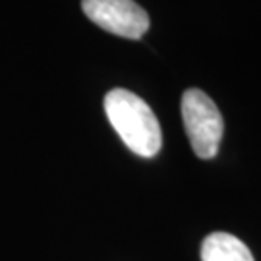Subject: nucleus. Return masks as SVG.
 Here are the masks:
<instances>
[{
    "label": "nucleus",
    "instance_id": "7ed1b4c3",
    "mask_svg": "<svg viewBox=\"0 0 261 261\" xmlns=\"http://www.w3.org/2000/svg\"><path fill=\"white\" fill-rule=\"evenodd\" d=\"M82 10L95 25L112 35L141 39L149 29V16L134 0H82Z\"/></svg>",
    "mask_w": 261,
    "mask_h": 261
},
{
    "label": "nucleus",
    "instance_id": "f03ea898",
    "mask_svg": "<svg viewBox=\"0 0 261 261\" xmlns=\"http://www.w3.org/2000/svg\"><path fill=\"white\" fill-rule=\"evenodd\" d=\"M182 120L192 149L199 159H213L223 140L224 122L219 107L201 89H186L182 95Z\"/></svg>",
    "mask_w": 261,
    "mask_h": 261
},
{
    "label": "nucleus",
    "instance_id": "20e7f679",
    "mask_svg": "<svg viewBox=\"0 0 261 261\" xmlns=\"http://www.w3.org/2000/svg\"><path fill=\"white\" fill-rule=\"evenodd\" d=\"M201 261H255L246 244L228 232L209 234L201 244Z\"/></svg>",
    "mask_w": 261,
    "mask_h": 261
},
{
    "label": "nucleus",
    "instance_id": "f257e3e1",
    "mask_svg": "<svg viewBox=\"0 0 261 261\" xmlns=\"http://www.w3.org/2000/svg\"><path fill=\"white\" fill-rule=\"evenodd\" d=\"M105 112L120 140L140 157H155L163 132L151 107L128 89H112L105 97Z\"/></svg>",
    "mask_w": 261,
    "mask_h": 261
}]
</instances>
